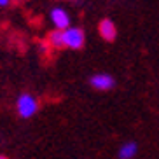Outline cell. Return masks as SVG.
<instances>
[{
    "label": "cell",
    "instance_id": "6da1fadb",
    "mask_svg": "<svg viewBox=\"0 0 159 159\" xmlns=\"http://www.w3.org/2000/svg\"><path fill=\"white\" fill-rule=\"evenodd\" d=\"M40 103H39L37 96H33L32 93H21L16 98V112L23 119H30L39 112Z\"/></svg>",
    "mask_w": 159,
    "mask_h": 159
},
{
    "label": "cell",
    "instance_id": "7a4b0ae2",
    "mask_svg": "<svg viewBox=\"0 0 159 159\" xmlns=\"http://www.w3.org/2000/svg\"><path fill=\"white\" fill-rule=\"evenodd\" d=\"M86 44V33L80 26H68L66 30H63V46L65 49H72V51H79L82 49Z\"/></svg>",
    "mask_w": 159,
    "mask_h": 159
},
{
    "label": "cell",
    "instance_id": "3957f363",
    "mask_svg": "<svg viewBox=\"0 0 159 159\" xmlns=\"http://www.w3.org/2000/svg\"><path fill=\"white\" fill-rule=\"evenodd\" d=\"M49 23L52 25L54 30H66L68 26H72V16L65 7L54 5L49 11Z\"/></svg>",
    "mask_w": 159,
    "mask_h": 159
},
{
    "label": "cell",
    "instance_id": "277c9868",
    "mask_svg": "<svg viewBox=\"0 0 159 159\" xmlns=\"http://www.w3.org/2000/svg\"><path fill=\"white\" fill-rule=\"evenodd\" d=\"M89 86L96 91H110L116 88V79H114V75L107 74V72H98L89 77Z\"/></svg>",
    "mask_w": 159,
    "mask_h": 159
},
{
    "label": "cell",
    "instance_id": "5b68a950",
    "mask_svg": "<svg viewBox=\"0 0 159 159\" xmlns=\"http://www.w3.org/2000/svg\"><path fill=\"white\" fill-rule=\"evenodd\" d=\"M98 33H100V37H102L105 42H114L116 37H117V26H116V23H114L112 19H108V18L102 19L100 25H98Z\"/></svg>",
    "mask_w": 159,
    "mask_h": 159
},
{
    "label": "cell",
    "instance_id": "8992f818",
    "mask_svg": "<svg viewBox=\"0 0 159 159\" xmlns=\"http://www.w3.org/2000/svg\"><path fill=\"white\" fill-rule=\"evenodd\" d=\"M136 154H138V143L133 142V140L124 142V143L119 147V150H117L119 159H133V157H136Z\"/></svg>",
    "mask_w": 159,
    "mask_h": 159
},
{
    "label": "cell",
    "instance_id": "52a82bcc",
    "mask_svg": "<svg viewBox=\"0 0 159 159\" xmlns=\"http://www.w3.org/2000/svg\"><path fill=\"white\" fill-rule=\"evenodd\" d=\"M47 44L51 49H65L63 46V30H52L47 35Z\"/></svg>",
    "mask_w": 159,
    "mask_h": 159
},
{
    "label": "cell",
    "instance_id": "ba28073f",
    "mask_svg": "<svg viewBox=\"0 0 159 159\" xmlns=\"http://www.w3.org/2000/svg\"><path fill=\"white\" fill-rule=\"evenodd\" d=\"M11 5V0H0V7H7Z\"/></svg>",
    "mask_w": 159,
    "mask_h": 159
},
{
    "label": "cell",
    "instance_id": "9c48e42d",
    "mask_svg": "<svg viewBox=\"0 0 159 159\" xmlns=\"http://www.w3.org/2000/svg\"><path fill=\"white\" fill-rule=\"evenodd\" d=\"M0 159H9V157H7V156H2V154H0Z\"/></svg>",
    "mask_w": 159,
    "mask_h": 159
}]
</instances>
